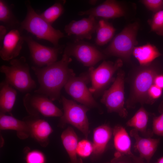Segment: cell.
Returning a JSON list of instances; mask_svg holds the SVG:
<instances>
[{
  "mask_svg": "<svg viewBox=\"0 0 163 163\" xmlns=\"http://www.w3.org/2000/svg\"><path fill=\"white\" fill-rule=\"evenodd\" d=\"M72 60L70 57L63 53L59 61L44 67L32 66L39 84L34 92L45 95L52 101L61 99V89L69 79L75 75L69 67Z\"/></svg>",
  "mask_w": 163,
  "mask_h": 163,
  "instance_id": "1",
  "label": "cell"
},
{
  "mask_svg": "<svg viewBox=\"0 0 163 163\" xmlns=\"http://www.w3.org/2000/svg\"><path fill=\"white\" fill-rule=\"evenodd\" d=\"M161 72L158 66L154 62L133 69L130 79L129 95L125 102L127 108H134L138 103L142 106L149 104L148 91L154 84L155 77Z\"/></svg>",
  "mask_w": 163,
  "mask_h": 163,
  "instance_id": "2",
  "label": "cell"
},
{
  "mask_svg": "<svg viewBox=\"0 0 163 163\" xmlns=\"http://www.w3.org/2000/svg\"><path fill=\"white\" fill-rule=\"evenodd\" d=\"M25 5L27 13L24 19L21 23V30L24 29L37 38L47 40L54 46H58L59 39L65 37L60 30L53 27L34 10L29 1Z\"/></svg>",
  "mask_w": 163,
  "mask_h": 163,
  "instance_id": "3",
  "label": "cell"
},
{
  "mask_svg": "<svg viewBox=\"0 0 163 163\" xmlns=\"http://www.w3.org/2000/svg\"><path fill=\"white\" fill-rule=\"evenodd\" d=\"M139 27L137 22L126 25L113 38L103 53L107 56H116L123 62H130L133 49L138 43L136 37Z\"/></svg>",
  "mask_w": 163,
  "mask_h": 163,
  "instance_id": "4",
  "label": "cell"
},
{
  "mask_svg": "<svg viewBox=\"0 0 163 163\" xmlns=\"http://www.w3.org/2000/svg\"><path fill=\"white\" fill-rule=\"evenodd\" d=\"M1 72L5 75V81L19 91L27 93L36 87L35 82L32 78L30 67L25 58L21 56L10 62V66H2Z\"/></svg>",
  "mask_w": 163,
  "mask_h": 163,
  "instance_id": "5",
  "label": "cell"
},
{
  "mask_svg": "<svg viewBox=\"0 0 163 163\" xmlns=\"http://www.w3.org/2000/svg\"><path fill=\"white\" fill-rule=\"evenodd\" d=\"M123 61L118 58L114 62L104 60L96 68L93 67L88 70L91 86L89 89L95 97H99L115 78V73L123 65Z\"/></svg>",
  "mask_w": 163,
  "mask_h": 163,
  "instance_id": "6",
  "label": "cell"
},
{
  "mask_svg": "<svg viewBox=\"0 0 163 163\" xmlns=\"http://www.w3.org/2000/svg\"><path fill=\"white\" fill-rule=\"evenodd\" d=\"M120 69L113 84L104 91L100 101L105 106L108 112H115L126 118L128 112L124 106L125 74L124 71Z\"/></svg>",
  "mask_w": 163,
  "mask_h": 163,
  "instance_id": "7",
  "label": "cell"
},
{
  "mask_svg": "<svg viewBox=\"0 0 163 163\" xmlns=\"http://www.w3.org/2000/svg\"><path fill=\"white\" fill-rule=\"evenodd\" d=\"M63 112L60 117L59 125L63 127L69 124L77 128L87 138L89 133V124L87 115L89 108L83 105L78 104L75 102L61 97Z\"/></svg>",
  "mask_w": 163,
  "mask_h": 163,
  "instance_id": "8",
  "label": "cell"
},
{
  "mask_svg": "<svg viewBox=\"0 0 163 163\" xmlns=\"http://www.w3.org/2000/svg\"><path fill=\"white\" fill-rule=\"evenodd\" d=\"M90 81L88 71L78 76L75 75L70 78L64 88L67 93L77 101L89 108L98 107V104L87 86Z\"/></svg>",
  "mask_w": 163,
  "mask_h": 163,
  "instance_id": "9",
  "label": "cell"
},
{
  "mask_svg": "<svg viewBox=\"0 0 163 163\" xmlns=\"http://www.w3.org/2000/svg\"><path fill=\"white\" fill-rule=\"evenodd\" d=\"M64 53L74 57L83 65L89 68L107 57L94 46L81 40L67 45Z\"/></svg>",
  "mask_w": 163,
  "mask_h": 163,
  "instance_id": "10",
  "label": "cell"
},
{
  "mask_svg": "<svg viewBox=\"0 0 163 163\" xmlns=\"http://www.w3.org/2000/svg\"><path fill=\"white\" fill-rule=\"evenodd\" d=\"M24 105L30 115L60 117L63 112L47 96L40 94L27 93L23 98Z\"/></svg>",
  "mask_w": 163,
  "mask_h": 163,
  "instance_id": "11",
  "label": "cell"
},
{
  "mask_svg": "<svg viewBox=\"0 0 163 163\" xmlns=\"http://www.w3.org/2000/svg\"><path fill=\"white\" fill-rule=\"evenodd\" d=\"M24 39L34 62L37 66L40 67L56 62L58 55L64 47L63 45L53 47L46 46L38 43L30 36H24Z\"/></svg>",
  "mask_w": 163,
  "mask_h": 163,
  "instance_id": "12",
  "label": "cell"
},
{
  "mask_svg": "<svg viewBox=\"0 0 163 163\" xmlns=\"http://www.w3.org/2000/svg\"><path fill=\"white\" fill-rule=\"evenodd\" d=\"M98 22L95 17L89 16L78 21H72L65 26L64 30L68 36H74L75 41L84 39L90 40L96 31Z\"/></svg>",
  "mask_w": 163,
  "mask_h": 163,
  "instance_id": "13",
  "label": "cell"
},
{
  "mask_svg": "<svg viewBox=\"0 0 163 163\" xmlns=\"http://www.w3.org/2000/svg\"><path fill=\"white\" fill-rule=\"evenodd\" d=\"M21 29H13L5 35L0 50V56L5 61H11L18 56L24 41Z\"/></svg>",
  "mask_w": 163,
  "mask_h": 163,
  "instance_id": "14",
  "label": "cell"
},
{
  "mask_svg": "<svg viewBox=\"0 0 163 163\" xmlns=\"http://www.w3.org/2000/svg\"><path fill=\"white\" fill-rule=\"evenodd\" d=\"M28 125L30 136L35 140L41 146L46 147L49 143V136L53 129L46 120L40 116L29 115L23 119Z\"/></svg>",
  "mask_w": 163,
  "mask_h": 163,
  "instance_id": "15",
  "label": "cell"
},
{
  "mask_svg": "<svg viewBox=\"0 0 163 163\" xmlns=\"http://www.w3.org/2000/svg\"><path fill=\"white\" fill-rule=\"evenodd\" d=\"M126 11L123 6L118 1L107 0L95 7L88 10L79 11L80 16L88 15L104 19H113L124 16Z\"/></svg>",
  "mask_w": 163,
  "mask_h": 163,
  "instance_id": "16",
  "label": "cell"
},
{
  "mask_svg": "<svg viewBox=\"0 0 163 163\" xmlns=\"http://www.w3.org/2000/svg\"><path fill=\"white\" fill-rule=\"evenodd\" d=\"M130 135L135 140L134 147L139 153V157L149 163L157 150L160 139L142 137L138 131L133 128L130 130Z\"/></svg>",
  "mask_w": 163,
  "mask_h": 163,
  "instance_id": "17",
  "label": "cell"
},
{
  "mask_svg": "<svg viewBox=\"0 0 163 163\" xmlns=\"http://www.w3.org/2000/svg\"><path fill=\"white\" fill-rule=\"evenodd\" d=\"M112 130L114 145L116 150L114 158L133 156L134 155L131 151L130 139L125 128L122 126L118 125Z\"/></svg>",
  "mask_w": 163,
  "mask_h": 163,
  "instance_id": "18",
  "label": "cell"
},
{
  "mask_svg": "<svg viewBox=\"0 0 163 163\" xmlns=\"http://www.w3.org/2000/svg\"><path fill=\"white\" fill-rule=\"evenodd\" d=\"M0 129L16 131L17 137L21 140L30 136L29 128L26 122L23 120H21L15 118L12 115L0 113Z\"/></svg>",
  "mask_w": 163,
  "mask_h": 163,
  "instance_id": "19",
  "label": "cell"
},
{
  "mask_svg": "<svg viewBox=\"0 0 163 163\" xmlns=\"http://www.w3.org/2000/svg\"><path fill=\"white\" fill-rule=\"evenodd\" d=\"M112 133L113 130L107 124L102 125L95 129L93 134V155L98 156L104 152Z\"/></svg>",
  "mask_w": 163,
  "mask_h": 163,
  "instance_id": "20",
  "label": "cell"
},
{
  "mask_svg": "<svg viewBox=\"0 0 163 163\" xmlns=\"http://www.w3.org/2000/svg\"><path fill=\"white\" fill-rule=\"evenodd\" d=\"M61 138L70 159L68 163H83L82 159L77 156L76 148L78 138L73 129L70 126L68 127L62 132Z\"/></svg>",
  "mask_w": 163,
  "mask_h": 163,
  "instance_id": "21",
  "label": "cell"
},
{
  "mask_svg": "<svg viewBox=\"0 0 163 163\" xmlns=\"http://www.w3.org/2000/svg\"><path fill=\"white\" fill-rule=\"evenodd\" d=\"M149 113L142 106L134 115L126 123L128 126L131 127L140 132L145 137H151L153 133L152 130L147 129Z\"/></svg>",
  "mask_w": 163,
  "mask_h": 163,
  "instance_id": "22",
  "label": "cell"
},
{
  "mask_svg": "<svg viewBox=\"0 0 163 163\" xmlns=\"http://www.w3.org/2000/svg\"><path fill=\"white\" fill-rule=\"evenodd\" d=\"M137 59L140 66L149 65L161 54L156 46L150 43L135 46L132 54Z\"/></svg>",
  "mask_w": 163,
  "mask_h": 163,
  "instance_id": "23",
  "label": "cell"
},
{
  "mask_svg": "<svg viewBox=\"0 0 163 163\" xmlns=\"http://www.w3.org/2000/svg\"><path fill=\"white\" fill-rule=\"evenodd\" d=\"M0 113H9L11 111L16 100L17 92L5 81L0 85Z\"/></svg>",
  "mask_w": 163,
  "mask_h": 163,
  "instance_id": "24",
  "label": "cell"
},
{
  "mask_svg": "<svg viewBox=\"0 0 163 163\" xmlns=\"http://www.w3.org/2000/svg\"><path fill=\"white\" fill-rule=\"evenodd\" d=\"M116 30L113 25L106 19L99 21L96 31V45L102 46L107 44L112 39Z\"/></svg>",
  "mask_w": 163,
  "mask_h": 163,
  "instance_id": "25",
  "label": "cell"
},
{
  "mask_svg": "<svg viewBox=\"0 0 163 163\" xmlns=\"http://www.w3.org/2000/svg\"><path fill=\"white\" fill-rule=\"evenodd\" d=\"M12 6L6 1L0 0V21L8 27L18 29L19 22L13 13Z\"/></svg>",
  "mask_w": 163,
  "mask_h": 163,
  "instance_id": "26",
  "label": "cell"
},
{
  "mask_svg": "<svg viewBox=\"0 0 163 163\" xmlns=\"http://www.w3.org/2000/svg\"><path fill=\"white\" fill-rule=\"evenodd\" d=\"M64 4V2H57L40 14L46 22L52 25L63 13Z\"/></svg>",
  "mask_w": 163,
  "mask_h": 163,
  "instance_id": "27",
  "label": "cell"
},
{
  "mask_svg": "<svg viewBox=\"0 0 163 163\" xmlns=\"http://www.w3.org/2000/svg\"><path fill=\"white\" fill-rule=\"evenodd\" d=\"M148 23L151 31L158 35L163 36V10L155 13Z\"/></svg>",
  "mask_w": 163,
  "mask_h": 163,
  "instance_id": "28",
  "label": "cell"
},
{
  "mask_svg": "<svg viewBox=\"0 0 163 163\" xmlns=\"http://www.w3.org/2000/svg\"><path fill=\"white\" fill-rule=\"evenodd\" d=\"M158 111L160 115L153 118L152 131L153 133L163 136V100L159 105Z\"/></svg>",
  "mask_w": 163,
  "mask_h": 163,
  "instance_id": "29",
  "label": "cell"
},
{
  "mask_svg": "<svg viewBox=\"0 0 163 163\" xmlns=\"http://www.w3.org/2000/svg\"><path fill=\"white\" fill-rule=\"evenodd\" d=\"M25 163H46V158L43 153L37 150L25 151Z\"/></svg>",
  "mask_w": 163,
  "mask_h": 163,
  "instance_id": "30",
  "label": "cell"
},
{
  "mask_svg": "<svg viewBox=\"0 0 163 163\" xmlns=\"http://www.w3.org/2000/svg\"><path fill=\"white\" fill-rule=\"evenodd\" d=\"M76 150L78 155L82 158H86L92 153L93 145L88 140L83 139L78 142Z\"/></svg>",
  "mask_w": 163,
  "mask_h": 163,
  "instance_id": "31",
  "label": "cell"
},
{
  "mask_svg": "<svg viewBox=\"0 0 163 163\" xmlns=\"http://www.w3.org/2000/svg\"><path fill=\"white\" fill-rule=\"evenodd\" d=\"M140 2L155 13L163 10V0H142Z\"/></svg>",
  "mask_w": 163,
  "mask_h": 163,
  "instance_id": "32",
  "label": "cell"
},
{
  "mask_svg": "<svg viewBox=\"0 0 163 163\" xmlns=\"http://www.w3.org/2000/svg\"><path fill=\"white\" fill-rule=\"evenodd\" d=\"M162 93V89L155 84L152 85L148 91L149 104H152L159 98Z\"/></svg>",
  "mask_w": 163,
  "mask_h": 163,
  "instance_id": "33",
  "label": "cell"
},
{
  "mask_svg": "<svg viewBox=\"0 0 163 163\" xmlns=\"http://www.w3.org/2000/svg\"><path fill=\"white\" fill-rule=\"evenodd\" d=\"M132 157L123 156L118 158H114L111 163H134Z\"/></svg>",
  "mask_w": 163,
  "mask_h": 163,
  "instance_id": "34",
  "label": "cell"
},
{
  "mask_svg": "<svg viewBox=\"0 0 163 163\" xmlns=\"http://www.w3.org/2000/svg\"><path fill=\"white\" fill-rule=\"evenodd\" d=\"M154 84L163 89V74H160L156 76L154 80Z\"/></svg>",
  "mask_w": 163,
  "mask_h": 163,
  "instance_id": "35",
  "label": "cell"
},
{
  "mask_svg": "<svg viewBox=\"0 0 163 163\" xmlns=\"http://www.w3.org/2000/svg\"><path fill=\"white\" fill-rule=\"evenodd\" d=\"M0 40H3L4 37L6 35V28L4 26L0 25Z\"/></svg>",
  "mask_w": 163,
  "mask_h": 163,
  "instance_id": "36",
  "label": "cell"
},
{
  "mask_svg": "<svg viewBox=\"0 0 163 163\" xmlns=\"http://www.w3.org/2000/svg\"><path fill=\"white\" fill-rule=\"evenodd\" d=\"M134 163H145L144 161V159L140 157H137L134 155L132 157Z\"/></svg>",
  "mask_w": 163,
  "mask_h": 163,
  "instance_id": "37",
  "label": "cell"
},
{
  "mask_svg": "<svg viewBox=\"0 0 163 163\" xmlns=\"http://www.w3.org/2000/svg\"><path fill=\"white\" fill-rule=\"evenodd\" d=\"M97 1V0H89L88 1V3L91 5H94L96 4Z\"/></svg>",
  "mask_w": 163,
  "mask_h": 163,
  "instance_id": "38",
  "label": "cell"
},
{
  "mask_svg": "<svg viewBox=\"0 0 163 163\" xmlns=\"http://www.w3.org/2000/svg\"><path fill=\"white\" fill-rule=\"evenodd\" d=\"M155 163H163V156L158 159Z\"/></svg>",
  "mask_w": 163,
  "mask_h": 163,
  "instance_id": "39",
  "label": "cell"
}]
</instances>
